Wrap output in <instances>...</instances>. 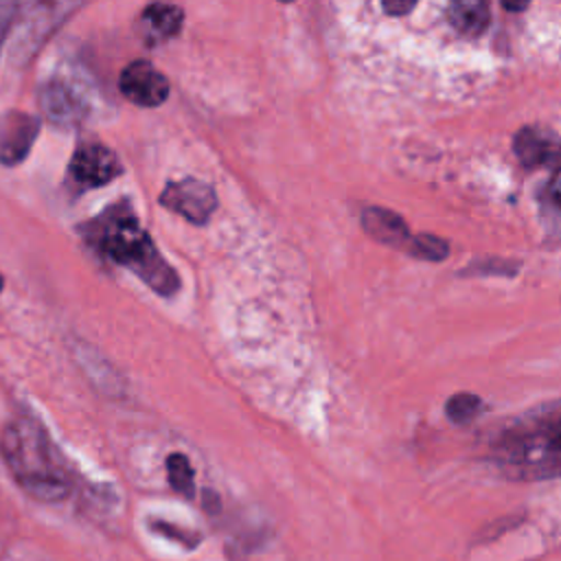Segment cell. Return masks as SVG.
Segmentation results:
<instances>
[{
	"mask_svg": "<svg viewBox=\"0 0 561 561\" xmlns=\"http://www.w3.org/2000/svg\"><path fill=\"white\" fill-rule=\"evenodd\" d=\"M79 232L101 259L129 270L156 294L171 298L180 289L178 272L158 252L127 199L81 224Z\"/></svg>",
	"mask_w": 561,
	"mask_h": 561,
	"instance_id": "obj_1",
	"label": "cell"
},
{
	"mask_svg": "<svg viewBox=\"0 0 561 561\" xmlns=\"http://www.w3.org/2000/svg\"><path fill=\"white\" fill-rule=\"evenodd\" d=\"M158 202L164 208L182 215L186 221L197 224V226H204L217 208V195H215L213 186L197 178H184V180L169 182L162 188Z\"/></svg>",
	"mask_w": 561,
	"mask_h": 561,
	"instance_id": "obj_6",
	"label": "cell"
},
{
	"mask_svg": "<svg viewBox=\"0 0 561 561\" xmlns=\"http://www.w3.org/2000/svg\"><path fill=\"white\" fill-rule=\"evenodd\" d=\"M123 173L118 156L99 140H81L68 162V182L77 193L110 184Z\"/></svg>",
	"mask_w": 561,
	"mask_h": 561,
	"instance_id": "obj_5",
	"label": "cell"
},
{
	"mask_svg": "<svg viewBox=\"0 0 561 561\" xmlns=\"http://www.w3.org/2000/svg\"><path fill=\"white\" fill-rule=\"evenodd\" d=\"M2 287H4V278H2V274H0V291H2Z\"/></svg>",
	"mask_w": 561,
	"mask_h": 561,
	"instance_id": "obj_21",
	"label": "cell"
},
{
	"mask_svg": "<svg viewBox=\"0 0 561 561\" xmlns=\"http://www.w3.org/2000/svg\"><path fill=\"white\" fill-rule=\"evenodd\" d=\"M552 167L559 171L561 169V138H559V145H557V153H554V162Z\"/></svg>",
	"mask_w": 561,
	"mask_h": 561,
	"instance_id": "obj_20",
	"label": "cell"
},
{
	"mask_svg": "<svg viewBox=\"0 0 561 561\" xmlns=\"http://www.w3.org/2000/svg\"><path fill=\"white\" fill-rule=\"evenodd\" d=\"M408 252L425 261H443L449 254V245L447 241L434 234H416V237H410Z\"/></svg>",
	"mask_w": 561,
	"mask_h": 561,
	"instance_id": "obj_14",
	"label": "cell"
},
{
	"mask_svg": "<svg viewBox=\"0 0 561 561\" xmlns=\"http://www.w3.org/2000/svg\"><path fill=\"white\" fill-rule=\"evenodd\" d=\"M167 476H169V484L173 491H178L180 495H184L188 500L195 495V473L184 454L175 451L167 458Z\"/></svg>",
	"mask_w": 561,
	"mask_h": 561,
	"instance_id": "obj_13",
	"label": "cell"
},
{
	"mask_svg": "<svg viewBox=\"0 0 561 561\" xmlns=\"http://www.w3.org/2000/svg\"><path fill=\"white\" fill-rule=\"evenodd\" d=\"M559 138L543 127H522L513 136V151L524 167H552Z\"/></svg>",
	"mask_w": 561,
	"mask_h": 561,
	"instance_id": "obj_10",
	"label": "cell"
},
{
	"mask_svg": "<svg viewBox=\"0 0 561 561\" xmlns=\"http://www.w3.org/2000/svg\"><path fill=\"white\" fill-rule=\"evenodd\" d=\"M381 7H383V11L390 13V15H405V13H410L416 4L410 2V0H394V2H383Z\"/></svg>",
	"mask_w": 561,
	"mask_h": 561,
	"instance_id": "obj_17",
	"label": "cell"
},
{
	"mask_svg": "<svg viewBox=\"0 0 561 561\" xmlns=\"http://www.w3.org/2000/svg\"><path fill=\"white\" fill-rule=\"evenodd\" d=\"M39 134V118L20 110L0 114V162L13 167L22 162Z\"/></svg>",
	"mask_w": 561,
	"mask_h": 561,
	"instance_id": "obj_8",
	"label": "cell"
},
{
	"mask_svg": "<svg viewBox=\"0 0 561 561\" xmlns=\"http://www.w3.org/2000/svg\"><path fill=\"white\" fill-rule=\"evenodd\" d=\"M482 408L480 397L471 394V392H458L454 397L447 399L445 403V414L454 421V423H469Z\"/></svg>",
	"mask_w": 561,
	"mask_h": 561,
	"instance_id": "obj_15",
	"label": "cell"
},
{
	"mask_svg": "<svg viewBox=\"0 0 561 561\" xmlns=\"http://www.w3.org/2000/svg\"><path fill=\"white\" fill-rule=\"evenodd\" d=\"M39 107L55 125L72 127L90 112L88 90L75 75H50L39 88Z\"/></svg>",
	"mask_w": 561,
	"mask_h": 561,
	"instance_id": "obj_4",
	"label": "cell"
},
{
	"mask_svg": "<svg viewBox=\"0 0 561 561\" xmlns=\"http://www.w3.org/2000/svg\"><path fill=\"white\" fill-rule=\"evenodd\" d=\"M495 458L513 478L561 476V405L517 421L497 440Z\"/></svg>",
	"mask_w": 561,
	"mask_h": 561,
	"instance_id": "obj_3",
	"label": "cell"
},
{
	"mask_svg": "<svg viewBox=\"0 0 561 561\" xmlns=\"http://www.w3.org/2000/svg\"><path fill=\"white\" fill-rule=\"evenodd\" d=\"M0 454L15 482L31 497L59 502L70 493V469L37 421L11 419L0 434Z\"/></svg>",
	"mask_w": 561,
	"mask_h": 561,
	"instance_id": "obj_2",
	"label": "cell"
},
{
	"mask_svg": "<svg viewBox=\"0 0 561 561\" xmlns=\"http://www.w3.org/2000/svg\"><path fill=\"white\" fill-rule=\"evenodd\" d=\"M121 94L140 107H158L169 99V79L147 59L129 61L118 75Z\"/></svg>",
	"mask_w": 561,
	"mask_h": 561,
	"instance_id": "obj_7",
	"label": "cell"
},
{
	"mask_svg": "<svg viewBox=\"0 0 561 561\" xmlns=\"http://www.w3.org/2000/svg\"><path fill=\"white\" fill-rule=\"evenodd\" d=\"M362 226L373 239H377L386 245L403 248L410 241L408 224L397 213H392L388 208H377V206L366 208L362 213Z\"/></svg>",
	"mask_w": 561,
	"mask_h": 561,
	"instance_id": "obj_11",
	"label": "cell"
},
{
	"mask_svg": "<svg viewBox=\"0 0 561 561\" xmlns=\"http://www.w3.org/2000/svg\"><path fill=\"white\" fill-rule=\"evenodd\" d=\"M20 9H22V4H18L13 0H0V48L9 35Z\"/></svg>",
	"mask_w": 561,
	"mask_h": 561,
	"instance_id": "obj_16",
	"label": "cell"
},
{
	"mask_svg": "<svg viewBox=\"0 0 561 561\" xmlns=\"http://www.w3.org/2000/svg\"><path fill=\"white\" fill-rule=\"evenodd\" d=\"M447 20L449 24L469 37H476L480 33L486 31L491 13H489V4L482 0H458L451 2L447 9Z\"/></svg>",
	"mask_w": 561,
	"mask_h": 561,
	"instance_id": "obj_12",
	"label": "cell"
},
{
	"mask_svg": "<svg viewBox=\"0 0 561 561\" xmlns=\"http://www.w3.org/2000/svg\"><path fill=\"white\" fill-rule=\"evenodd\" d=\"M502 7L508 11H524L528 7V2H504Z\"/></svg>",
	"mask_w": 561,
	"mask_h": 561,
	"instance_id": "obj_19",
	"label": "cell"
},
{
	"mask_svg": "<svg viewBox=\"0 0 561 561\" xmlns=\"http://www.w3.org/2000/svg\"><path fill=\"white\" fill-rule=\"evenodd\" d=\"M182 24H184V11L178 4L151 2L136 18L134 31L147 46H156L175 37Z\"/></svg>",
	"mask_w": 561,
	"mask_h": 561,
	"instance_id": "obj_9",
	"label": "cell"
},
{
	"mask_svg": "<svg viewBox=\"0 0 561 561\" xmlns=\"http://www.w3.org/2000/svg\"><path fill=\"white\" fill-rule=\"evenodd\" d=\"M548 195H550L552 204L561 208V169L554 171V175L550 178V182H548Z\"/></svg>",
	"mask_w": 561,
	"mask_h": 561,
	"instance_id": "obj_18",
	"label": "cell"
}]
</instances>
